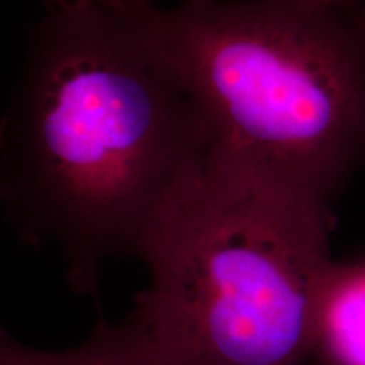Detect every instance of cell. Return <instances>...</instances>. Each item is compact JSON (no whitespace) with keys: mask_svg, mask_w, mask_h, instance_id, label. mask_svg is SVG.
<instances>
[{"mask_svg":"<svg viewBox=\"0 0 365 365\" xmlns=\"http://www.w3.org/2000/svg\"><path fill=\"white\" fill-rule=\"evenodd\" d=\"M161 19L149 0L48 11L0 120V200L22 239L56 245L80 294L105 261L139 255L212 156Z\"/></svg>","mask_w":365,"mask_h":365,"instance_id":"1","label":"cell"},{"mask_svg":"<svg viewBox=\"0 0 365 365\" xmlns=\"http://www.w3.org/2000/svg\"><path fill=\"white\" fill-rule=\"evenodd\" d=\"M161 27L212 156L331 205L365 164V0H185Z\"/></svg>","mask_w":365,"mask_h":365,"instance_id":"2","label":"cell"},{"mask_svg":"<svg viewBox=\"0 0 365 365\" xmlns=\"http://www.w3.org/2000/svg\"><path fill=\"white\" fill-rule=\"evenodd\" d=\"M331 205L210 156L137 257L127 314L175 365H308Z\"/></svg>","mask_w":365,"mask_h":365,"instance_id":"3","label":"cell"},{"mask_svg":"<svg viewBox=\"0 0 365 365\" xmlns=\"http://www.w3.org/2000/svg\"><path fill=\"white\" fill-rule=\"evenodd\" d=\"M312 359L319 365H365V259L328 266L317 299Z\"/></svg>","mask_w":365,"mask_h":365,"instance_id":"4","label":"cell"},{"mask_svg":"<svg viewBox=\"0 0 365 365\" xmlns=\"http://www.w3.org/2000/svg\"><path fill=\"white\" fill-rule=\"evenodd\" d=\"M0 365H175L129 318L113 323L100 318L88 336L65 350L21 344L0 327Z\"/></svg>","mask_w":365,"mask_h":365,"instance_id":"5","label":"cell"},{"mask_svg":"<svg viewBox=\"0 0 365 365\" xmlns=\"http://www.w3.org/2000/svg\"><path fill=\"white\" fill-rule=\"evenodd\" d=\"M48 11H66V9H75L86 6V4L95 2V0H44Z\"/></svg>","mask_w":365,"mask_h":365,"instance_id":"6","label":"cell"},{"mask_svg":"<svg viewBox=\"0 0 365 365\" xmlns=\"http://www.w3.org/2000/svg\"><path fill=\"white\" fill-rule=\"evenodd\" d=\"M304 2H323V4H328V2H336V0H304Z\"/></svg>","mask_w":365,"mask_h":365,"instance_id":"7","label":"cell"}]
</instances>
